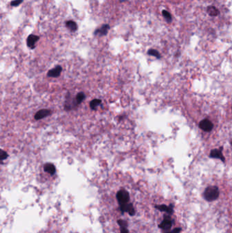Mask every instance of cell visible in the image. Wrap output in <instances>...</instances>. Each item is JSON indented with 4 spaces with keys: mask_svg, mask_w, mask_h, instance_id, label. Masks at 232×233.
Segmentation results:
<instances>
[{
    "mask_svg": "<svg viewBox=\"0 0 232 233\" xmlns=\"http://www.w3.org/2000/svg\"><path fill=\"white\" fill-rule=\"evenodd\" d=\"M120 209H121L122 214H124L125 212H127L131 216H133L136 214L135 209H134L133 205L130 203L120 205Z\"/></svg>",
    "mask_w": 232,
    "mask_h": 233,
    "instance_id": "5",
    "label": "cell"
},
{
    "mask_svg": "<svg viewBox=\"0 0 232 233\" xmlns=\"http://www.w3.org/2000/svg\"><path fill=\"white\" fill-rule=\"evenodd\" d=\"M199 127L205 132H210L213 129V123L209 119H203L199 122Z\"/></svg>",
    "mask_w": 232,
    "mask_h": 233,
    "instance_id": "6",
    "label": "cell"
},
{
    "mask_svg": "<svg viewBox=\"0 0 232 233\" xmlns=\"http://www.w3.org/2000/svg\"><path fill=\"white\" fill-rule=\"evenodd\" d=\"M102 104V100L99 99H94L90 102V107L92 110H96L97 108Z\"/></svg>",
    "mask_w": 232,
    "mask_h": 233,
    "instance_id": "16",
    "label": "cell"
},
{
    "mask_svg": "<svg viewBox=\"0 0 232 233\" xmlns=\"http://www.w3.org/2000/svg\"><path fill=\"white\" fill-rule=\"evenodd\" d=\"M207 13L210 16H217L220 14V11L214 5H209L207 8Z\"/></svg>",
    "mask_w": 232,
    "mask_h": 233,
    "instance_id": "13",
    "label": "cell"
},
{
    "mask_svg": "<svg viewBox=\"0 0 232 233\" xmlns=\"http://www.w3.org/2000/svg\"><path fill=\"white\" fill-rule=\"evenodd\" d=\"M180 232H181V228H176L173 229L172 231L166 232L165 233H180Z\"/></svg>",
    "mask_w": 232,
    "mask_h": 233,
    "instance_id": "22",
    "label": "cell"
},
{
    "mask_svg": "<svg viewBox=\"0 0 232 233\" xmlns=\"http://www.w3.org/2000/svg\"><path fill=\"white\" fill-rule=\"evenodd\" d=\"M40 39L39 36L33 35V34H31V35L29 36L28 38L27 39V44L28 46V47H29L31 49H33L36 47V44L37 42Z\"/></svg>",
    "mask_w": 232,
    "mask_h": 233,
    "instance_id": "9",
    "label": "cell"
},
{
    "mask_svg": "<svg viewBox=\"0 0 232 233\" xmlns=\"http://www.w3.org/2000/svg\"><path fill=\"white\" fill-rule=\"evenodd\" d=\"M51 114H52V111L49 109H42V110H40L37 112L35 116H34V118H35L36 120H40L50 115Z\"/></svg>",
    "mask_w": 232,
    "mask_h": 233,
    "instance_id": "7",
    "label": "cell"
},
{
    "mask_svg": "<svg viewBox=\"0 0 232 233\" xmlns=\"http://www.w3.org/2000/svg\"><path fill=\"white\" fill-rule=\"evenodd\" d=\"M44 171L50 175H54L56 172V168L53 164L47 163L44 165Z\"/></svg>",
    "mask_w": 232,
    "mask_h": 233,
    "instance_id": "12",
    "label": "cell"
},
{
    "mask_svg": "<svg viewBox=\"0 0 232 233\" xmlns=\"http://www.w3.org/2000/svg\"><path fill=\"white\" fill-rule=\"evenodd\" d=\"M173 224V220L170 215H164V219L162 221V222L159 224V227L160 228L165 231H168L171 228Z\"/></svg>",
    "mask_w": 232,
    "mask_h": 233,
    "instance_id": "3",
    "label": "cell"
},
{
    "mask_svg": "<svg viewBox=\"0 0 232 233\" xmlns=\"http://www.w3.org/2000/svg\"><path fill=\"white\" fill-rule=\"evenodd\" d=\"M85 99V94L83 93V92H80V93L77 94L75 100H74L76 106L80 104H81Z\"/></svg>",
    "mask_w": 232,
    "mask_h": 233,
    "instance_id": "15",
    "label": "cell"
},
{
    "mask_svg": "<svg viewBox=\"0 0 232 233\" xmlns=\"http://www.w3.org/2000/svg\"><path fill=\"white\" fill-rule=\"evenodd\" d=\"M23 0H14L12 2L10 3V4L12 6H17L21 4Z\"/></svg>",
    "mask_w": 232,
    "mask_h": 233,
    "instance_id": "21",
    "label": "cell"
},
{
    "mask_svg": "<svg viewBox=\"0 0 232 233\" xmlns=\"http://www.w3.org/2000/svg\"><path fill=\"white\" fill-rule=\"evenodd\" d=\"M116 199L119 205H124L128 203L130 201V194L125 189H121L116 193Z\"/></svg>",
    "mask_w": 232,
    "mask_h": 233,
    "instance_id": "2",
    "label": "cell"
},
{
    "mask_svg": "<svg viewBox=\"0 0 232 233\" xmlns=\"http://www.w3.org/2000/svg\"><path fill=\"white\" fill-rule=\"evenodd\" d=\"M154 207H155V208L158 210H159V211H164V212L167 213V214H170V215L173 214V213H174L172 205H170V206H167L165 205H157L154 206Z\"/></svg>",
    "mask_w": 232,
    "mask_h": 233,
    "instance_id": "11",
    "label": "cell"
},
{
    "mask_svg": "<svg viewBox=\"0 0 232 233\" xmlns=\"http://www.w3.org/2000/svg\"><path fill=\"white\" fill-rule=\"evenodd\" d=\"M162 15L164 16V18L166 21V22L168 23H170L172 21V17H171V14L168 12V10H162Z\"/></svg>",
    "mask_w": 232,
    "mask_h": 233,
    "instance_id": "17",
    "label": "cell"
},
{
    "mask_svg": "<svg viewBox=\"0 0 232 233\" xmlns=\"http://www.w3.org/2000/svg\"><path fill=\"white\" fill-rule=\"evenodd\" d=\"M219 196V189L216 186H209L205 189L204 197L205 199L211 202L216 200Z\"/></svg>",
    "mask_w": 232,
    "mask_h": 233,
    "instance_id": "1",
    "label": "cell"
},
{
    "mask_svg": "<svg viewBox=\"0 0 232 233\" xmlns=\"http://www.w3.org/2000/svg\"><path fill=\"white\" fill-rule=\"evenodd\" d=\"M65 25H66V27L70 30L72 32H74L77 30L78 29V26H77V24L76 22H74V21H68L65 22Z\"/></svg>",
    "mask_w": 232,
    "mask_h": 233,
    "instance_id": "14",
    "label": "cell"
},
{
    "mask_svg": "<svg viewBox=\"0 0 232 233\" xmlns=\"http://www.w3.org/2000/svg\"><path fill=\"white\" fill-rule=\"evenodd\" d=\"M62 72V67L61 65H57L55 68L51 69L48 72L47 76L48 77L52 78H57L61 75Z\"/></svg>",
    "mask_w": 232,
    "mask_h": 233,
    "instance_id": "8",
    "label": "cell"
},
{
    "mask_svg": "<svg viewBox=\"0 0 232 233\" xmlns=\"http://www.w3.org/2000/svg\"><path fill=\"white\" fill-rule=\"evenodd\" d=\"M210 157L212 158H217V159H220V160H222L223 162H225V157L223 155L221 147L219 149H213V150L210 152Z\"/></svg>",
    "mask_w": 232,
    "mask_h": 233,
    "instance_id": "10",
    "label": "cell"
},
{
    "mask_svg": "<svg viewBox=\"0 0 232 233\" xmlns=\"http://www.w3.org/2000/svg\"><path fill=\"white\" fill-rule=\"evenodd\" d=\"M121 233H129V231L127 229V228L121 227Z\"/></svg>",
    "mask_w": 232,
    "mask_h": 233,
    "instance_id": "23",
    "label": "cell"
},
{
    "mask_svg": "<svg viewBox=\"0 0 232 233\" xmlns=\"http://www.w3.org/2000/svg\"><path fill=\"white\" fill-rule=\"evenodd\" d=\"M117 223H118L119 225L121 227H125V228H127L128 226L127 221L123 220H119L118 221H117Z\"/></svg>",
    "mask_w": 232,
    "mask_h": 233,
    "instance_id": "20",
    "label": "cell"
},
{
    "mask_svg": "<svg viewBox=\"0 0 232 233\" xmlns=\"http://www.w3.org/2000/svg\"><path fill=\"white\" fill-rule=\"evenodd\" d=\"M110 27L108 24L102 25L99 28L95 30V31H94V35L99 37L106 36L108 33V31L110 30Z\"/></svg>",
    "mask_w": 232,
    "mask_h": 233,
    "instance_id": "4",
    "label": "cell"
},
{
    "mask_svg": "<svg viewBox=\"0 0 232 233\" xmlns=\"http://www.w3.org/2000/svg\"><path fill=\"white\" fill-rule=\"evenodd\" d=\"M8 157V154L5 151L0 149V164H2V161L6 160Z\"/></svg>",
    "mask_w": 232,
    "mask_h": 233,
    "instance_id": "19",
    "label": "cell"
},
{
    "mask_svg": "<svg viewBox=\"0 0 232 233\" xmlns=\"http://www.w3.org/2000/svg\"><path fill=\"white\" fill-rule=\"evenodd\" d=\"M148 55L155 57L157 59L161 58V54L159 53V51H157L155 49H153V48H151V49H149L148 51Z\"/></svg>",
    "mask_w": 232,
    "mask_h": 233,
    "instance_id": "18",
    "label": "cell"
},
{
    "mask_svg": "<svg viewBox=\"0 0 232 233\" xmlns=\"http://www.w3.org/2000/svg\"><path fill=\"white\" fill-rule=\"evenodd\" d=\"M125 1H127V0H120V2H124Z\"/></svg>",
    "mask_w": 232,
    "mask_h": 233,
    "instance_id": "24",
    "label": "cell"
}]
</instances>
